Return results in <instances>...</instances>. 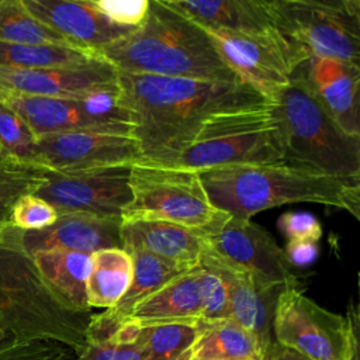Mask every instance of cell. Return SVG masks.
<instances>
[{
	"mask_svg": "<svg viewBox=\"0 0 360 360\" xmlns=\"http://www.w3.org/2000/svg\"><path fill=\"white\" fill-rule=\"evenodd\" d=\"M4 342H7V335H6L4 329H3L1 325H0V345H3Z\"/></svg>",
	"mask_w": 360,
	"mask_h": 360,
	"instance_id": "42",
	"label": "cell"
},
{
	"mask_svg": "<svg viewBox=\"0 0 360 360\" xmlns=\"http://www.w3.org/2000/svg\"><path fill=\"white\" fill-rule=\"evenodd\" d=\"M0 360H79L76 350L55 340L4 342L0 345Z\"/></svg>",
	"mask_w": 360,
	"mask_h": 360,
	"instance_id": "32",
	"label": "cell"
},
{
	"mask_svg": "<svg viewBox=\"0 0 360 360\" xmlns=\"http://www.w3.org/2000/svg\"><path fill=\"white\" fill-rule=\"evenodd\" d=\"M21 4L34 18L79 48L98 51L134 30L111 21L90 0H21Z\"/></svg>",
	"mask_w": 360,
	"mask_h": 360,
	"instance_id": "15",
	"label": "cell"
},
{
	"mask_svg": "<svg viewBox=\"0 0 360 360\" xmlns=\"http://www.w3.org/2000/svg\"><path fill=\"white\" fill-rule=\"evenodd\" d=\"M284 162L278 122L271 127L208 139L184 150L170 165L202 170L217 166Z\"/></svg>",
	"mask_w": 360,
	"mask_h": 360,
	"instance_id": "17",
	"label": "cell"
},
{
	"mask_svg": "<svg viewBox=\"0 0 360 360\" xmlns=\"http://www.w3.org/2000/svg\"><path fill=\"white\" fill-rule=\"evenodd\" d=\"M342 1L350 13L360 15V0H342Z\"/></svg>",
	"mask_w": 360,
	"mask_h": 360,
	"instance_id": "40",
	"label": "cell"
},
{
	"mask_svg": "<svg viewBox=\"0 0 360 360\" xmlns=\"http://www.w3.org/2000/svg\"><path fill=\"white\" fill-rule=\"evenodd\" d=\"M277 224L288 240L318 242L322 236L321 222L309 212H284Z\"/></svg>",
	"mask_w": 360,
	"mask_h": 360,
	"instance_id": "37",
	"label": "cell"
},
{
	"mask_svg": "<svg viewBox=\"0 0 360 360\" xmlns=\"http://www.w3.org/2000/svg\"><path fill=\"white\" fill-rule=\"evenodd\" d=\"M117 87L118 72L104 59L84 65L45 69L0 68V97L37 96L80 98Z\"/></svg>",
	"mask_w": 360,
	"mask_h": 360,
	"instance_id": "14",
	"label": "cell"
},
{
	"mask_svg": "<svg viewBox=\"0 0 360 360\" xmlns=\"http://www.w3.org/2000/svg\"><path fill=\"white\" fill-rule=\"evenodd\" d=\"M190 360H232V359H217V357H211V359H190Z\"/></svg>",
	"mask_w": 360,
	"mask_h": 360,
	"instance_id": "44",
	"label": "cell"
},
{
	"mask_svg": "<svg viewBox=\"0 0 360 360\" xmlns=\"http://www.w3.org/2000/svg\"><path fill=\"white\" fill-rule=\"evenodd\" d=\"M48 167L6 159L0 163V228L11 226L14 204L27 194H34L45 181Z\"/></svg>",
	"mask_w": 360,
	"mask_h": 360,
	"instance_id": "29",
	"label": "cell"
},
{
	"mask_svg": "<svg viewBox=\"0 0 360 360\" xmlns=\"http://www.w3.org/2000/svg\"><path fill=\"white\" fill-rule=\"evenodd\" d=\"M122 249L132 259L131 284L114 307L107 308L104 312L97 315L91 314L86 332V340H108L121 326L122 321L136 302L156 291L174 276L183 273L139 246H124Z\"/></svg>",
	"mask_w": 360,
	"mask_h": 360,
	"instance_id": "21",
	"label": "cell"
},
{
	"mask_svg": "<svg viewBox=\"0 0 360 360\" xmlns=\"http://www.w3.org/2000/svg\"><path fill=\"white\" fill-rule=\"evenodd\" d=\"M156 1H159L162 4H166V6H177V4L183 3V0H156Z\"/></svg>",
	"mask_w": 360,
	"mask_h": 360,
	"instance_id": "41",
	"label": "cell"
},
{
	"mask_svg": "<svg viewBox=\"0 0 360 360\" xmlns=\"http://www.w3.org/2000/svg\"><path fill=\"white\" fill-rule=\"evenodd\" d=\"M18 1H21V0H0V7L11 4V3H18Z\"/></svg>",
	"mask_w": 360,
	"mask_h": 360,
	"instance_id": "43",
	"label": "cell"
},
{
	"mask_svg": "<svg viewBox=\"0 0 360 360\" xmlns=\"http://www.w3.org/2000/svg\"><path fill=\"white\" fill-rule=\"evenodd\" d=\"M202 266L225 278L229 288V318L253 338L263 357L274 342L273 318L278 295L288 284H259L246 273L214 264Z\"/></svg>",
	"mask_w": 360,
	"mask_h": 360,
	"instance_id": "18",
	"label": "cell"
},
{
	"mask_svg": "<svg viewBox=\"0 0 360 360\" xmlns=\"http://www.w3.org/2000/svg\"><path fill=\"white\" fill-rule=\"evenodd\" d=\"M17 233L18 228L7 226L0 240V325L7 342L55 340L77 352L86 343L91 314L63 304L18 243Z\"/></svg>",
	"mask_w": 360,
	"mask_h": 360,
	"instance_id": "4",
	"label": "cell"
},
{
	"mask_svg": "<svg viewBox=\"0 0 360 360\" xmlns=\"http://www.w3.org/2000/svg\"><path fill=\"white\" fill-rule=\"evenodd\" d=\"M31 256L45 283L66 307L76 312L91 314L86 292L91 255L66 249H48Z\"/></svg>",
	"mask_w": 360,
	"mask_h": 360,
	"instance_id": "24",
	"label": "cell"
},
{
	"mask_svg": "<svg viewBox=\"0 0 360 360\" xmlns=\"http://www.w3.org/2000/svg\"><path fill=\"white\" fill-rule=\"evenodd\" d=\"M359 326L353 301L342 316L308 298L297 283L281 291L273 318L274 340L311 360H349L359 346Z\"/></svg>",
	"mask_w": 360,
	"mask_h": 360,
	"instance_id": "8",
	"label": "cell"
},
{
	"mask_svg": "<svg viewBox=\"0 0 360 360\" xmlns=\"http://www.w3.org/2000/svg\"><path fill=\"white\" fill-rule=\"evenodd\" d=\"M262 360H311V359H308V357L300 354L298 352H295L290 347H285L274 340L266 350Z\"/></svg>",
	"mask_w": 360,
	"mask_h": 360,
	"instance_id": "39",
	"label": "cell"
},
{
	"mask_svg": "<svg viewBox=\"0 0 360 360\" xmlns=\"http://www.w3.org/2000/svg\"><path fill=\"white\" fill-rule=\"evenodd\" d=\"M4 160H6V156H4L3 150H1V146H0V163H1V162H4Z\"/></svg>",
	"mask_w": 360,
	"mask_h": 360,
	"instance_id": "45",
	"label": "cell"
},
{
	"mask_svg": "<svg viewBox=\"0 0 360 360\" xmlns=\"http://www.w3.org/2000/svg\"><path fill=\"white\" fill-rule=\"evenodd\" d=\"M17 238L21 248L30 255L48 249H66L91 255L101 249L122 248L121 218L86 212L62 214L44 229H18Z\"/></svg>",
	"mask_w": 360,
	"mask_h": 360,
	"instance_id": "16",
	"label": "cell"
},
{
	"mask_svg": "<svg viewBox=\"0 0 360 360\" xmlns=\"http://www.w3.org/2000/svg\"><path fill=\"white\" fill-rule=\"evenodd\" d=\"M284 162L333 176H360V138L349 135L314 93L301 65L276 103Z\"/></svg>",
	"mask_w": 360,
	"mask_h": 360,
	"instance_id": "5",
	"label": "cell"
},
{
	"mask_svg": "<svg viewBox=\"0 0 360 360\" xmlns=\"http://www.w3.org/2000/svg\"><path fill=\"white\" fill-rule=\"evenodd\" d=\"M4 231H6V228H0V240H1L3 236H4Z\"/></svg>",
	"mask_w": 360,
	"mask_h": 360,
	"instance_id": "46",
	"label": "cell"
},
{
	"mask_svg": "<svg viewBox=\"0 0 360 360\" xmlns=\"http://www.w3.org/2000/svg\"><path fill=\"white\" fill-rule=\"evenodd\" d=\"M59 215L86 212L121 218L132 200L129 166H110L79 172L48 170L46 181L34 193Z\"/></svg>",
	"mask_w": 360,
	"mask_h": 360,
	"instance_id": "12",
	"label": "cell"
},
{
	"mask_svg": "<svg viewBox=\"0 0 360 360\" xmlns=\"http://www.w3.org/2000/svg\"><path fill=\"white\" fill-rule=\"evenodd\" d=\"M311 87L328 112L349 135L360 138V68L333 58L311 56L304 63Z\"/></svg>",
	"mask_w": 360,
	"mask_h": 360,
	"instance_id": "19",
	"label": "cell"
},
{
	"mask_svg": "<svg viewBox=\"0 0 360 360\" xmlns=\"http://www.w3.org/2000/svg\"><path fill=\"white\" fill-rule=\"evenodd\" d=\"M169 7L207 28L231 31L278 28L273 4L266 0H183Z\"/></svg>",
	"mask_w": 360,
	"mask_h": 360,
	"instance_id": "23",
	"label": "cell"
},
{
	"mask_svg": "<svg viewBox=\"0 0 360 360\" xmlns=\"http://www.w3.org/2000/svg\"><path fill=\"white\" fill-rule=\"evenodd\" d=\"M103 59L97 51L52 44H10L0 42V68L45 69L84 65Z\"/></svg>",
	"mask_w": 360,
	"mask_h": 360,
	"instance_id": "27",
	"label": "cell"
},
{
	"mask_svg": "<svg viewBox=\"0 0 360 360\" xmlns=\"http://www.w3.org/2000/svg\"><path fill=\"white\" fill-rule=\"evenodd\" d=\"M266 1H269V3L273 4V3H276V1H278V0H266Z\"/></svg>",
	"mask_w": 360,
	"mask_h": 360,
	"instance_id": "47",
	"label": "cell"
},
{
	"mask_svg": "<svg viewBox=\"0 0 360 360\" xmlns=\"http://www.w3.org/2000/svg\"><path fill=\"white\" fill-rule=\"evenodd\" d=\"M37 141L27 122L0 100V146L6 159L38 165Z\"/></svg>",
	"mask_w": 360,
	"mask_h": 360,
	"instance_id": "31",
	"label": "cell"
},
{
	"mask_svg": "<svg viewBox=\"0 0 360 360\" xmlns=\"http://www.w3.org/2000/svg\"><path fill=\"white\" fill-rule=\"evenodd\" d=\"M79 360H145L146 352L136 339L132 343H117L112 340L90 342L76 352Z\"/></svg>",
	"mask_w": 360,
	"mask_h": 360,
	"instance_id": "35",
	"label": "cell"
},
{
	"mask_svg": "<svg viewBox=\"0 0 360 360\" xmlns=\"http://www.w3.org/2000/svg\"><path fill=\"white\" fill-rule=\"evenodd\" d=\"M200 335L198 322H170L141 326L138 340L146 352L145 360H183Z\"/></svg>",
	"mask_w": 360,
	"mask_h": 360,
	"instance_id": "28",
	"label": "cell"
},
{
	"mask_svg": "<svg viewBox=\"0 0 360 360\" xmlns=\"http://www.w3.org/2000/svg\"><path fill=\"white\" fill-rule=\"evenodd\" d=\"M132 280V259L122 248L91 253L86 292L90 308H111L128 290Z\"/></svg>",
	"mask_w": 360,
	"mask_h": 360,
	"instance_id": "25",
	"label": "cell"
},
{
	"mask_svg": "<svg viewBox=\"0 0 360 360\" xmlns=\"http://www.w3.org/2000/svg\"><path fill=\"white\" fill-rule=\"evenodd\" d=\"M117 96L118 87L80 98L1 96L0 100L27 122L37 138L65 131L132 135V117L125 108L118 105Z\"/></svg>",
	"mask_w": 360,
	"mask_h": 360,
	"instance_id": "11",
	"label": "cell"
},
{
	"mask_svg": "<svg viewBox=\"0 0 360 360\" xmlns=\"http://www.w3.org/2000/svg\"><path fill=\"white\" fill-rule=\"evenodd\" d=\"M97 52L118 73L239 80L198 24L156 0L138 27Z\"/></svg>",
	"mask_w": 360,
	"mask_h": 360,
	"instance_id": "3",
	"label": "cell"
},
{
	"mask_svg": "<svg viewBox=\"0 0 360 360\" xmlns=\"http://www.w3.org/2000/svg\"><path fill=\"white\" fill-rule=\"evenodd\" d=\"M96 3L115 24L135 28L145 20L150 0H97Z\"/></svg>",
	"mask_w": 360,
	"mask_h": 360,
	"instance_id": "36",
	"label": "cell"
},
{
	"mask_svg": "<svg viewBox=\"0 0 360 360\" xmlns=\"http://www.w3.org/2000/svg\"><path fill=\"white\" fill-rule=\"evenodd\" d=\"M201 264L183 271L134 305L121 325L149 326L170 322H198L202 318Z\"/></svg>",
	"mask_w": 360,
	"mask_h": 360,
	"instance_id": "20",
	"label": "cell"
},
{
	"mask_svg": "<svg viewBox=\"0 0 360 360\" xmlns=\"http://www.w3.org/2000/svg\"><path fill=\"white\" fill-rule=\"evenodd\" d=\"M211 204L238 218L294 202H314L360 219V176H333L280 163H248L198 170Z\"/></svg>",
	"mask_w": 360,
	"mask_h": 360,
	"instance_id": "2",
	"label": "cell"
},
{
	"mask_svg": "<svg viewBox=\"0 0 360 360\" xmlns=\"http://www.w3.org/2000/svg\"><path fill=\"white\" fill-rule=\"evenodd\" d=\"M124 246H139L173 269L187 271L200 266L202 243L198 231L166 221L121 219Z\"/></svg>",
	"mask_w": 360,
	"mask_h": 360,
	"instance_id": "22",
	"label": "cell"
},
{
	"mask_svg": "<svg viewBox=\"0 0 360 360\" xmlns=\"http://www.w3.org/2000/svg\"><path fill=\"white\" fill-rule=\"evenodd\" d=\"M201 28L236 77L274 104L295 70L311 58L300 42L280 28L263 31Z\"/></svg>",
	"mask_w": 360,
	"mask_h": 360,
	"instance_id": "7",
	"label": "cell"
},
{
	"mask_svg": "<svg viewBox=\"0 0 360 360\" xmlns=\"http://www.w3.org/2000/svg\"><path fill=\"white\" fill-rule=\"evenodd\" d=\"M117 103L143 158L165 165L204 141L278 122L276 104L239 80L118 73Z\"/></svg>",
	"mask_w": 360,
	"mask_h": 360,
	"instance_id": "1",
	"label": "cell"
},
{
	"mask_svg": "<svg viewBox=\"0 0 360 360\" xmlns=\"http://www.w3.org/2000/svg\"><path fill=\"white\" fill-rule=\"evenodd\" d=\"M277 27L311 56L360 62V15L342 0H278L273 3Z\"/></svg>",
	"mask_w": 360,
	"mask_h": 360,
	"instance_id": "10",
	"label": "cell"
},
{
	"mask_svg": "<svg viewBox=\"0 0 360 360\" xmlns=\"http://www.w3.org/2000/svg\"><path fill=\"white\" fill-rule=\"evenodd\" d=\"M0 42L75 46L65 37L34 18L21 1L0 7Z\"/></svg>",
	"mask_w": 360,
	"mask_h": 360,
	"instance_id": "30",
	"label": "cell"
},
{
	"mask_svg": "<svg viewBox=\"0 0 360 360\" xmlns=\"http://www.w3.org/2000/svg\"><path fill=\"white\" fill-rule=\"evenodd\" d=\"M129 187L132 200L122 221H166L198 231L221 212L194 169L143 159L129 166Z\"/></svg>",
	"mask_w": 360,
	"mask_h": 360,
	"instance_id": "6",
	"label": "cell"
},
{
	"mask_svg": "<svg viewBox=\"0 0 360 360\" xmlns=\"http://www.w3.org/2000/svg\"><path fill=\"white\" fill-rule=\"evenodd\" d=\"M283 250L290 266H305L315 260L318 245L314 240H288Z\"/></svg>",
	"mask_w": 360,
	"mask_h": 360,
	"instance_id": "38",
	"label": "cell"
},
{
	"mask_svg": "<svg viewBox=\"0 0 360 360\" xmlns=\"http://www.w3.org/2000/svg\"><path fill=\"white\" fill-rule=\"evenodd\" d=\"M202 243L200 264H214L246 273L259 284L297 283L284 250L273 235L256 222L221 211L198 229Z\"/></svg>",
	"mask_w": 360,
	"mask_h": 360,
	"instance_id": "9",
	"label": "cell"
},
{
	"mask_svg": "<svg viewBox=\"0 0 360 360\" xmlns=\"http://www.w3.org/2000/svg\"><path fill=\"white\" fill-rule=\"evenodd\" d=\"M262 360L253 338L235 321H200V335L183 360L190 359Z\"/></svg>",
	"mask_w": 360,
	"mask_h": 360,
	"instance_id": "26",
	"label": "cell"
},
{
	"mask_svg": "<svg viewBox=\"0 0 360 360\" xmlns=\"http://www.w3.org/2000/svg\"><path fill=\"white\" fill-rule=\"evenodd\" d=\"M56 210L35 194L22 195L13 207L11 226L21 231H38L52 225L58 219Z\"/></svg>",
	"mask_w": 360,
	"mask_h": 360,
	"instance_id": "34",
	"label": "cell"
},
{
	"mask_svg": "<svg viewBox=\"0 0 360 360\" xmlns=\"http://www.w3.org/2000/svg\"><path fill=\"white\" fill-rule=\"evenodd\" d=\"M200 290L202 297L204 322H217L229 318V288L225 278L215 270L201 264Z\"/></svg>",
	"mask_w": 360,
	"mask_h": 360,
	"instance_id": "33",
	"label": "cell"
},
{
	"mask_svg": "<svg viewBox=\"0 0 360 360\" xmlns=\"http://www.w3.org/2000/svg\"><path fill=\"white\" fill-rule=\"evenodd\" d=\"M143 159L139 142L128 134L65 131L37 141V163L55 172L131 166Z\"/></svg>",
	"mask_w": 360,
	"mask_h": 360,
	"instance_id": "13",
	"label": "cell"
}]
</instances>
